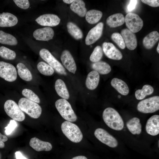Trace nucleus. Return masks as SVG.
I'll use <instances>...</instances> for the list:
<instances>
[{"instance_id":"nucleus-43","label":"nucleus","mask_w":159,"mask_h":159,"mask_svg":"<svg viewBox=\"0 0 159 159\" xmlns=\"http://www.w3.org/2000/svg\"><path fill=\"white\" fill-rule=\"evenodd\" d=\"M16 159H28L23 156L21 153L19 151H16L15 153Z\"/></svg>"},{"instance_id":"nucleus-46","label":"nucleus","mask_w":159,"mask_h":159,"mask_svg":"<svg viewBox=\"0 0 159 159\" xmlns=\"http://www.w3.org/2000/svg\"><path fill=\"white\" fill-rule=\"evenodd\" d=\"M159 43H158V46L157 48V51L158 52V53L159 54Z\"/></svg>"},{"instance_id":"nucleus-26","label":"nucleus","mask_w":159,"mask_h":159,"mask_svg":"<svg viewBox=\"0 0 159 159\" xmlns=\"http://www.w3.org/2000/svg\"><path fill=\"white\" fill-rule=\"evenodd\" d=\"M55 88L57 94L63 99L68 100L69 95L65 84L61 79H57L55 82Z\"/></svg>"},{"instance_id":"nucleus-6","label":"nucleus","mask_w":159,"mask_h":159,"mask_svg":"<svg viewBox=\"0 0 159 159\" xmlns=\"http://www.w3.org/2000/svg\"><path fill=\"white\" fill-rule=\"evenodd\" d=\"M4 108L7 115L13 120L19 122L24 120V113L14 101L11 100H6L4 104Z\"/></svg>"},{"instance_id":"nucleus-25","label":"nucleus","mask_w":159,"mask_h":159,"mask_svg":"<svg viewBox=\"0 0 159 159\" xmlns=\"http://www.w3.org/2000/svg\"><path fill=\"white\" fill-rule=\"evenodd\" d=\"M85 5V3L83 1L76 0L71 4L70 8L72 11L79 16L83 17L85 16L87 12Z\"/></svg>"},{"instance_id":"nucleus-8","label":"nucleus","mask_w":159,"mask_h":159,"mask_svg":"<svg viewBox=\"0 0 159 159\" xmlns=\"http://www.w3.org/2000/svg\"><path fill=\"white\" fill-rule=\"evenodd\" d=\"M125 19L127 29L133 33L139 32L143 26V20L137 14L128 13L125 16Z\"/></svg>"},{"instance_id":"nucleus-10","label":"nucleus","mask_w":159,"mask_h":159,"mask_svg":"<svg viewBox=\"0 0 159 159\" xmlns=\"http://www.w3.org/2000/svg\"><path fill=\"white\" fill-rule=\"evenodd\" d=\"M94 135L100 142L111 148H115L118 145L116 139L103 129L99 128L96 129Z\"/></svg>"},{"instance_id":"nucleus-38","label":"nucleus","mask_w":159,"mask_h":159,"mask_svg":"<svg viewBox=\"0 0 159 159\" xmlns=\"http://www.w3.org/2000/svg\"><path fill=\"white\" fill-rule=\"evenodd\" d=\"M17 126V124L15 120H10L9 124L4 128L5 132L6 135H10Z\"/></svg>"},{"instance_id":"nucleus-37","label":"nucleus","mask_w":159,"mask_h":159,"mask_svg":"<svg viewBox=\"0 0 159 159\" xmlns=\"http://www.w3.org/2000/svg\"><path fill=\"white\" fill-rule=\"evenodd\" d=\"M112 40L122 49H124L125 45L123 39L121 35L119 33L115 32L111 35Z\"/></svg>"},{"instance_id":"nucleus-12","label":"nucleus","mask_w":159,"mask_h":159,"mask_svg":"<svg viewBox=\"0 0 159 159\" xmlns=\"http://www.w3.org/2000/svg\"><path fill=\"white\" fill-rule=\"evenodd\" d=\"M102 47L103 52L109 58L115 60H120L122 58L121 52L112 43L105 42L103 43Z\"/></svg>"},{"instance_id":"nucleus-33","label":"nucleus","mask_w":159,"mask_h":159,"mask_svg":"<svg viewBox=\"0 0 159 159\" xmlns=\"http://www.w3.org/2000/svg\"><path fill=\"white\" fill-rule=\"evenodd\" d=\"M37 67L39 72L45 75H51L54 72V69L51 66L43 62H39Z\"/></svg>"},{"instance_id":"nucleus-11","label":"nucleus","mask_w":159,"mask_h":159,"mask_svg":"<svg viewBox=\"0 0 159 159\" xmlns=\"http://www.w3.org/2000/svg\"><path fill=\"white\" fill-rule=\"evenodd\" d=\"M103 26V23L100 22L89 31L85 39V43L87 45H89L93 44L101 37Z\"/></svg>"},{"instance_id":"nucleus-27","label":"nucleus","mask_w":159,"mask_h":159,"mask_svg":"<svg viewBox=\"0 0 159 159\" xmlns=\"http://www.w3.org/2000/svg\"><path fill=\"white\" fill-rule=\"evenodd\" d=\"M91 66L94 70L102 74H108L111 70L109 64L104 61H99L94 62L92 64Z\"/></svg>"},{"instance_id":"nucleus-2","label":"nucleus","mask_w":159,"mask_h":159,"mask_svg":"<svg viewBox=\"0 0 159 159\" xmlns=\"http://www.w3.org/2000/svg\"><path fill=\"white\" fill-rule=\"evenodd\" d=\"M61 128L62 132L71 141L78 143L82 140V133L75 124L69 121H65L62 123Z\"/></svg>"},{"instance_id":"nucleus-41","label":"nucleus","mask_w":159,"mask_h":159,"mask_svg":"<svg viewBox=\"0 0 159 159\" xmlns=\"http://www.w3.org/2000/svg\"><path fill=\"white\" fill-rule=\"evenodd\" d=\"M137 2V0H130L127 7L128 11H131L133 10L136 7Z\"/></svg>"},{"instance_id":"nucleus-18","label":"nucleus","mask_w":159,"mask_h":159,"mask_svg":"<svg viewBox=\"0 0 159 159\" xmlns=\"http://www.w3.org/2000/svg\"><path fill=\"white\" fill-rule=\"evenodd\" d=\"M29 144L32 148L37 151H49L52 148L50 143L42 141L35 137L30 139Z\"/></svg>"},{"instance_id":"nucleus-3","label":"nucleus","mask_w":159,"mask_h":159,"mask_svg":"<svg viewBox=\"0 0 159 159\" xmlns=\"http://www.w3.org/2000/svg\"><path fill=\"white\" fill-rule=\"evenodd\" d=\"M18 105L21 110L31 117L37 119L41 115L42 109L37 103L22 97L19 100Z\"/></svg>"},{"instance_id":"nucleus-17","label":"nucleus","mask_w":159,"mask_h":159,"mask_svg":"<svg viewBox=\"0 0 159 159\" xmlns=\"http://www.w3.org/2000/svg\"><path fill=\"white\" fill-rule=\"evenodd\" d=\"M146 132L152 136H155L159 133V115H154L147 120L145 126Z\"/></svg>"},{"instance_id":"nucleus-34","label":"nucleus","mask_w":159,"mask_h":159,"mask_svg":"<svg viewBox=\"0 0 159 159\" xmlns=\"http://www.w3.org/2000/svg\"><path fill=\"white\" fill-rule=\"evenodd\" d=\"M14 51L4 46L0 47V56L7 60H13L16 57Z\"/></svg>"},{"instance_id":"nucleus-14","label":"nucleus","mask_w":159,"mask_h":159,"mask_svg":"<svg viewBox=\"0 0 159 159\" xmlns=\"http://www.w3.org/2000/svg\"><path fill=\"white\" fill-rule=\"evenodd\" d=\"M60 59L63 65L68 71L75 74L77 66L70 52L68 50H64L61 55Z\"/></svg>"},{"instance_id":"nucleus-47","label":"nucleus","mask_w":159,"mask_h":159,"mask_svg":"<svg viewBox=\"0 0 159 159\" xmlns=\"http://www.w3.org/2000/svg\"><path fill=\"white\" fill-rule=\"evenodd\" d=\"M1 154L0 153V159H1Z\"/></svg>"},{"instance_id":"nucleus-13","label":"nucleus","mask_w":159,"mask_h":159,"mask_svg":"<svg viewBox=\"0 0 159 159\" xmlns=\"http://www.w3.org/2000/svg\"><path fill=\"white\" fill-rule=\"evenodd\" d=\"M35 21L42 26H54L59 24L60 19L56 15L48 14L40 15L35 19Z\"/></svg>"},{"instance_id":"nucleus-24","label":"nucleus","mask_w":159,"mask_h":159,"mask_svg":"<svg viewBox=\"0 0 159 159\" xmlns=\"http://www.w3.org/2000/svg\"><path fill=\"white\" fill-rule=\"evenodd\" d=\"M126 126L129 130L133 135H139L141 132L142 125L140 120L137 117H134L127 122Z\"/></svg>"},{"instance_id":"nucleus-7","label":"nucleus","mask_w":159,"mask_h":159,"mask_svg":"<svg viewBox=\"0 0 159 159\" xmlns=\"http://www.w3.org/2000/svg\"><path fill=\"white\" fill-rule=\"evenodd\" d=\"M39 54L41 58L47 62L57 73L62 74H66L65 69L63 66L48 50L44 48L42 49L39 51Z\"/></svg>"},{"instance_id":"nucleus-20","label":"nucleus","mask_w":159,"mask_h":159,"mask_svg":"<svg viewBox=\"0 0 159 159\" xmlns=\"http://www.w3.org/2000/svg\"><path fill=\"white\" fill-rule=\"evenodd\" d=\"M100 79L99 73L95 70L90 72L86 78L85 85L89 90H93L97 87Z\"/></svg>"},{"instance_id":"nucleus-5","label":"nucleus","mask_w":159,"mask_h":159,"mask_svg":"<svg viewBox=\"0 0 159 159\" xmlns=\"http://www.w3.org/2000/svg\"><path fill=\"white\" fill-rule=\"evenodd\" d=\"M137 109L144 113L157 111L159 109V96H155L141 101L137 105Z\"/></svg>"},{"instance_id":"nucleus-21","label":"nucleus","mask_w":159,"mask_h":159,"mask_svg":"<svg viewBox=\"0 0 159 159\" xmlns=\"http://www.w3.org/2000/svg\"><path fill=\"white\" fill-rule=\"evenodd\" d=\"M125 16L122 13H117L109 16L106 19V23L111 28L117 27L123 25L125 22Z\"/></svg>"},{"instance_id":"nucleus-4","label":"nucleus","mask_w":159,"mask_h":159,"mask_svg":"<svg viewBox=\"0 0 159 159\" xmlns=\"http://www.w3.org/2000/svg\"><path fill=\"white\" fill-rule=\"evenodd\" d=\"M55 106L62 117L67 121H76L77 117L69 103L66 100L60 99L55 102Z\"/></svg>"},{"instance_id":"nucleus-44","label":"nucleus","mask_w":159,"mask_h":159,"mask_svg":"<svg viewBox=\"0 0 159 159\" xmlns=\"http://www.w3.org/2000/svg\"><path fill=\"white\" fill-rule=\"evenodd\" d=\"M71 159H87V158L84 156L79 155L74 157Z\"/></svg>"},{"instance_id":"nucleus-31","label":"nucleus","mask_w":159,"mask_h":159,"mask_svg":"<svg viewBox=\"0 0 159 159\" xmlns=\"http://www.w3.org/2000/svg\"><path fill=\"white\" fill-rule=\"evenodd\" d=\"M154 92V88L151 85H144L142 89H138L135 92L136 98L138 100H142L146 96L152 94Z\"/></svg>"},{"instance_id":"nucleus-40","label":"nucleus","mask_w":159,"mask_h":159,"mask_svg":"<svg viewBox=\"0 0 159 159\" xmlns=\"http://www.w3.org/2000/svg\"><path fill=\"white\" fill-rule=\"evenodd\" d=\"M143 3L153 7L159 6V1L158 0H142Z\"/></svg>"},{"instance_id":"nucleus-9","label":"nucleus","mask_w":159,"mask_h":159,"mask_svg":"<svg viewBox=\"0 0 159 159\" xmlns=\"http://www.w3.org/2000/svg\"><path fill=\"white\" fill-rule=\"evenodd\" d=\"M0 77L8 82L14 81L17 77L15 67L10 63L0 61Z\"/></svg>"},{"instance_id":"nucleus-29","label":"nucleus","mask_w":159,"mask_h":159,"mask_svg":"<svg viewBox=\"0 0 159 159\" xmlns=\"http://www.w3.org/2000/svg\"><path fill=\"white\" fill-rule=\"evenodd\" d=\"M67 26L68 32L74 39L79 40L82 38L83 33L76 24L73 22H69L67 23Z\"/></svg>"},{"instance_id":"nucleus-15","label":"nucleus","mask_w":159,"mask_h":159,"mask_svg":"<svg viewBox=\"0 0 159 159\" xmlns=\"http://www.w3.org/2000/svg\"><path fill=\"white\" fill-rule=\"evenodd\" d=\"M121 33L127 47L130 50L135 49L137 45V39L135 34L127 29H122Z\"/></svg>"},{"instance_id":"nucleus-42","label":"nucleus","mask_w":159,"mask_h":159,"mask_svg":"<svg viewBox=\"0 0 159 159\" xmlns=\"http://www.w3.org/2000/svg\"><path fill=\"white\" fill-rule=\"evenodd\" d=\"M8 140V138L6 136L0 132V148H3L4 147V142Z\"/></svg>"},{"instance_id":"nucleus-22","label":"nucleus","mask_w":159,"mask_h":159,"mask_svg":"<svg viewBox=\"0 0 159 159\" xmlns=\"http://www.w3.org/2000/svg\"><path fill=\"white\" fill-rule=\"evenodd\" d=\"M112 86L119 93L123 95H126L129 93V88L127 84L121 79L114 78L111 82Z\"/></svg>"},{"instance_id":"nucleus-30","label":"nucleus","mask_w":159,"mask_h":159,"mask_svg":"<svg viewBox=\"0 0 159 159\" xmlns=\"http://www.w3.org/2000/svg\"><path fill=\"white\" fill-rule=\"evenodd\" d=\"M16 67L18 74L21 79L27 81L32 80V76L31 72L23 64L19 63L16 65Z\"/></svg>"},{"instance_id":"nucleus-45","label":"nucleus","mask_w":159,"mask_h":159,"mask_svg":"<svg viewBox=\"0 0 159 159\" xmlns=\"http://www.w3.org/2000/svg\"><path fill=\"white\" fill-rule=\"evenodd\" d=\"M74 1V0H63V1L67 4H71Z\"/></svg>"},{"instance_id":"nucleus-1","label":"nucleus","mask_w":159,"mask_h":159,"mask_svg":"<svg viewBox=\"0 0 159 159\" xmlns=\"http://www.w3.org/2000/svg\"><path fill=\"white\" fill-rule=\"evenodd\" d=\"M102 117L105 123L110 128L117 131L123 129L124 124L123 120L114 109L111 107L106 108L103 111Z\"/></svg>"},{"instance_id":"nucleus-35","label":"nucleus","mask_w":159,"mask_h":159,"mask_svg":"<svg viewBox=\"0 0 159 159\" xmlns=\"http://www.w3.org/2000/svg\"><path fill=\"white\" fill-rule=\"evenodd\" d=\"M103 56V50L100 46H96L90 55V59L92 62H99Z\"/></svg>"},{"instance_id":"nucleus-28","label":"nucleus","mask_w":159,"mask_h":159,"mask_svg":"<svg viewBox=\"0 0 159 159\" xmlns=\"http://www.w3.org/2000/svg\"><path fill=\"white\" fill-rule=\"evenodd\" d=\"M102 15V13L100 11L92 9L87 11L85 16V19L89 23L95 24L99 21Z\"/></svg>"},{"instance_id":"nucleus-39","label":"nucleus","mask_w":159,"mask_h":159,"mask_svg":"<svg viewBox=\"0 0 159 159\" xmlns=\"http://www.w3.org/2000/svg\"><path fill=\"white\" fill-rule=\"evenodd\" d=\"M13 1L18 6L22 9H27L30 6L29 2L28 0H14Z\"/></svg>"},{"instance_id":"nucleus-19","label":"nucleus","mask_w":159,"mask_h":159,"mask_svg":"<svg viewBox=\"0 0 159 159\" xmlns=\"http://www.w3.org/2000/svg\"><path fill=\"white\" fill-rule=\"evenodd\" d=\"M17 17L13 14L8 12L0 14V26L11 27L15 25L18 23Z\"/></svg>"},{"instance_id":"nucleus-32","label":"nucleus","mask_w":159,"mask_h":159,"mask_svg":"<svg viewBox=\"0 0 159 159\" xmlns=\"http://www.w3.org/2000/svg\"><path fill=\"white\" fill-rule=\"evenodd\" d=\"M16 38L11 34L5 33L0 30V43L10 45H15L17 44Z\"/></svg>"},{"instance_id":"nucleus-23","label":"nucleus","mask_w":159,"mask_h":159,"mask_svg":"<svg viewBox=\"0 0 159 159\" xmlns=\"http://www.w3.org/2000/svg\"><path fill=\"white\" fill-rule=\"evenodd\" d=\"M159 39V34L156 31L151 32L145 37L143 40V44L147 49H150L153 47Z\"/></svg>"},{"instance_id":"nucleus-16","label":"nucleus","mask_w":159,"mask_h":159,"mask_svg":"<svg viewBox=\"0 0 159 159\" xmlns=\"http://www.w3.org/2000/svg\"><path fill=\"white\" fill-rule=\"evenodd\" d=\"M54 32L52 28L46 27L36 30L33 32L34 37L37 40L48 41L52 39Z\"/></svg>"},{"instance_id":"nucleus-36","label":"nucleus","mask_w":159,"mask_h":159,"mask_svg":"<svg viewBox=\"0 0 159 159\" xmlns=\"http://www.w3.org/2000/svg\"><path fill=\"white\" fill-rule=\"evenodd\" d=\"M22 95L26 99L37 103L40 102V100L38 96L31 90L24 89L22 92Z\"/></svg>"}]
</instances>
